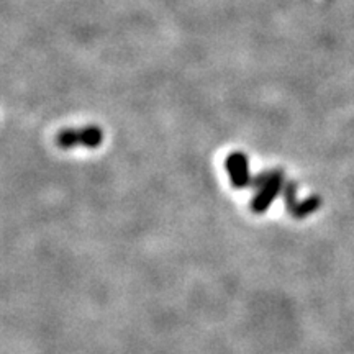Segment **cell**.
<instances>
[{
	"label": "cell",
	"mask_w": 354,
	"mask_h": 354,
	"mask_svg": "<svg viewBox=\"0 0 354 354\" xmlns=\"http://www.w3.org/2000/svg\"><path fill=\"white\" fill-rule=\"evenodd\" d=\"M253 187L258 189L253 201L250 203V209L254 214H264L268 212L271 203L281 194L284 187V172L281 169H269L253 179Z\"/></svg>",
	"instance_id": "6da1fadb"
},
{
	"label": "cell",
	"mask_w": 354,
	"mask_h": 354,
	"mask_svg": "<svg viewBox=\"0 0 354 354\" xmlns=\"http://www.w3.org/2000/svg\"><path fill=\"white\" fill-rule=\"evenodd\" d=\"M104 141V131L97 125H87L82 128H66L56 135V145L61 149H73V148H99Z\"/></svg>",
	"instance_id": "7a4b0ae2"
},
{
	"label": "cell",
	"mask_w": 354,
	"mask_h": 354,
	"mask_svg": "<svg viewBox=\"0 0 354 354\" xmlns=\"http://www.w3.org/2000/svg\"><path fill=\"white\" fill-rule=\"evenodd\" d=\"M230 183L234 189L241 190L246 187H253V177L250 172V161L243 151H233L227 156L225 161Z\"/></svg>",
	"instance_id": "277c9868"
},
{
	"label": "cell",
	"mask_w": 354,
	"mask_h": 354,
	"mask_svg": "<svg viewBox=\"0 0 354 354\" xmlns=\"http://www.w3.org/2000/svg\"><path fill=\"white\" fill-rule=\"evenodd\" d=\"M295 197H297V183H295V180H289L284 187V201L287 212H289L292 218L295 220L307 218L308 215L315 214V212L322 207L320 196H310L302 202H299Z\"/></svg>",
	"instance_id": "3957f363"
}]
</instances>
